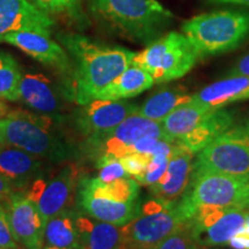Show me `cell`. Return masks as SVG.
Returning a JSON list of instances; mask_svg holds the SVG:
<instances>
[{
	"mask_svg": "<svg viewBox=\"0 0 249 249\" xmlns=\"http://www.w3.org/2000/svg\"><path fill=\"white\" fill-rule=\"evenodd\" d=\"M58 40L73 67L71 101L86 105L132 64L135 53L116 45L95 42L74 33H61Z\"/></svg>",
	"mask_w": 249,
	"mask_h": 249,
	"instance_id": "1",
	"label": "cell"
},
{
	"mask_svg": "<svg viewBox=\"0 0 249 249\" xmlns=\"http://www.w3.org/2000/svg\"><path fill=\"white\" fill-rule=\"evenodd\" d=\"M90 12L113 33L136 42H151L173 15L158 0H90Z\"/></svg>",
	"mask_w": 249,
	"mask_h": 249,
	"instance_id": "2",
	"label": "cell"
},
{
	"mask_svg": "<svg viewBox=\"0 0 249 249\" xmlns=\"http://www.w3.org/2000/svg\"><path fill=\"white\" fill-rule=\"evenodd\" d=\"M53 124L52 117L24 111L8 112L7 116L0 118L6 145L22 149L53 163L73 160L77 156L76 149L52 129Z\"/></svg>",
	"mask_w": 249,
	"mask_h": 249,
	"instance_id": "3",
	"label": "cell"
},
{
	"mask_svg": "<svg viewBox=\"0 0 249 249\" xmlns=\"http://www.w3.org/2000/svg\"><path fill=\"white\" fill-rule=\"evenodd\" d=\"M181 29L200 59L224 53L238 48L249 36V12L227 9L200 14L186 21Z\"/></svg>",
	"mask_w": 249,
	"mask_h": 249,
	"instance_id": "4",
	"label": "cell"
},
{
	"mask_svg": "<svg viewBox=\"0 0 249 249\" xmlns=\"http://www.w3.org/2000/svg\"><path fill=\"white\" fill-rule=\"evenodd\" d=\"M249 201V180L235 178L193 165L191 180L181 198L180 209L191 220L203 205L245 209Z\"/></svg>",
	"mask_w": 249,
	"mask_h": 249,
	"instance_id": "5",
	"label": "cell"
},
{
	"mask_svg": "<svg viewBox=\"0 0 249 249\" xmlns=\"http://www.w3.org/2000/svg\"><path fill=\"white\" fill-rule=\"evenodd\" d=\"M200 59L191 40L171 31L135 53L133 64L145 70L155 83L170 82L185 76Z\"/></svg>",
	"mask_w": 249,
	"mask_h": 249,
	"instance_id": "6",
	"label": "cell"
},
{
	"mask_svg": "<svg viewBox=\"0 0 249 249\" xmlns=\"http://www.w3.org/2000/svg\"><path fill=\"white\" fill-rule=\"evenodd\" d=\"M189 223L180 209L178 200L154 198L141 208L135 219L121 226L124 249H151L165 238Z\"/></svg>",
	"mask_w": 249,
	"mask_h": 249,
	"instance_id": "7",
	"label": "cell"
},
{
	"mask_svg": "<svg viewBox=\"0 0 249 249\" xmlns=\"http://www.w3.org/2000/svg\"><path fill=\"white\" fill-rule=\"evenodd\" d=\"M195 165L249 180V120L233 124L198 152Z\"/></svg>",
	"mask_w": 249,
	"mask_h": 249,
	"instance_id": "8",
	"label": "cell"
},
{
	"mask_svg": "<svg viewBox=\"0 0 249 249\" xmlns=\"http://www.w3.org/2000/svg\"><path fill=\"white\" fill-rule=\"evenodd\" d=\"M143 138H156L172 141L165 134L160 123L148 119L136 112L126 118L114 128L105 133L88 136L85 150L96 160L102 156L121 158L128 154L129 148L134 143Z\"/></svg>",
	"mask_w": 249,
	"mask_h": 249,
	"instance_id": "9",
	"label": "cell"
},
{
	"mask_svg": "<svg viewBox=\"0 0 249 249\" xmlns=\"http://www.w3.org/2000/svg\"><path fill=\"white\" fill-rule=\"evenodd\" d=\"M246 209L203 205L191 219L192 234L200 246L229 245L233 235L244 226Z\"/></svg>",
	"mask_w": 249,
	"mask_h": 249,
	"instance_id": "10",
	"label": "cell"
},
{
	"mask_svg": "<svg viewBox=\"0 0 249 249\" xmlns=\"http://www.w3.org/2000/svg\"><path fill=\"white\" fill-rule=\"evenodd\" d=\"M80 178V170L76 165L67 164L51 178L42 176L36 179L23 192L35 202L46 223L51 217L67 210Z\"/></svg>",
	"mask_w": 249,
	"mask_h": 249,
	"instance_id": "11",
	"label": "cell"
},
{
	"mask_svg": "<svg viewBox=\"0 0 249 249\" xmlns=\"http://www.w3.org/2000/svg\"><path fill=\"white\" fill-rule=\"evenodd\" d=\"M76 189L77 205L93 219L124 226L141 213L139 202H121L104 194L97 188L93 178L81 177Z\"/></svg>",
	"mask_w": 249,
	"mask_h": 249,
	"instance_id": "12",
	"label": "cell"
},
{
	"mask_svg": "<svg viewBox=\"0 0 249 249\" xmlns=\"http://www.w3.org/2000/svg\"><path fill=\"white\" fill-rule=\"evenodd\" d=\"M0 42L17 46L24 53L61 74L67 87L68 98L71 99L73 67L70 55L60 44L52 40L50 36L35 31H17L7 34L0 38Z\"/></svg>",
	"mask_w": 249,
	"mask_h": 249,
	"instance_id": "13",
	"label": "cell"
},
{
	"mask_svg": "<svg viewBox=\"0 0 249 249\" xmlns=\"http://www.w3.org/2000/svg\"><path fill=\"white\" fill-rule=\"evenodd\" d=\"M4 208L18 244L24 249H43L45 220L35 202L23 191H18L12 194Z\"/></svg>",
	"mask_w": 249,
	"mask_h": 249,
	"instance_id": "14",
	"label": "cell"
},
{
	"mask_svg": "<svg viewBox=\"0 0 249 249\" xmlns=\"http://www.w3.org/2000/svg\"><path fill=\"white\" fill-rule=\"evenodd\" d=\"M138 110L135 104L124 101L93 99L76 112L75 126L81 135L88 138L114 128Z\"/></svg>",
	"mask_w": 249,
	"mask_h": 249,
	"instance_id": "15",
	"label": "cell"
},
{
	"mask_svg": "<svg viewBox=\"0 0 249 249\" xmlns=\"http://www.w3.org/2000/svg\"><path fill=\"white\" fill-rule=\"evenodd\" d=\"M54 21L29 0H0V38L17 31L51 36Z\"/></svg>",
	"mask_w": 249,
	"mask_h": 249,
	"instance_id": "16",
	"label": "cell"
},
{
	"mask_svg": "<svg viewBox=\"0 0 249 249\" xmlns=\"http://www.w3.org/2000/svg\"><path fill=\"white\" fill-rule=\"evenodd\" d=\"M194 154L186 147L176 142L170 155L166 172L150 191L156 198L165 201H177L182 196L191 180Z\"/></svg>",
	"mask_w": 249,
	"mask_h": 249,
	"instance_id": "17",
	"label": "cell"
},
{
	"mask_svg": "<svg viewBox=\"0 0 249 249\" xmlns=\"http://www.w3.org/2000/svg\"><path fill=\"white\" fill-rule=\"evenodd\" d=\"M66 95L59 91L49 77L40 73L23 74L20 86V101L39 113L52 118L60 116Z\"/></svg>",
	"mask_w": 249,
	"mask_h": 249,
	"instance_id": "18",
	"label": "cell"
},
{
	"mask_svg": "<svg viewBox=\"0 0 249 249\" xmlns=\"http://www.w3.org/2000/svg\"><path fill=\"white\" fill-rule=\"evenodd\" d=\"M44 172L42 158L11 145L0 149V173L12 183L13 188L26 191Z\"/></svg>",
	"mask_w": 249,
	"mask_h": 249,
	"instance_id": "19",
	"label": "cell"
},
{
	"mask_svg": "<svg viewBox=\"0 0 249 249\" xmlns=\"http://www.w3.org/2000/svg\"><path fill=\"white\" fill-rule=\"evenodd\" d=\"M75 224L82 249H124L121 226L76 213Z\"/></svg>",
	"mask_w": 249,
	"mask_h": 249,
	"instance_id": "20",
	"label": "cell"
},
{
	"mask_svg": "<svg viewBox=\"0 0 249 249\" xmlns=\"http://www.w3.org/2000/svg\"><path fill=\"white\" fill-rule=\"evenodd\" d=\"M244 99H249V76H229L211 83L193 96V101L211 110Z\"/></svg>",
	"mask_w": 249,
	"mask_h": 249,
	"instance_id": "21",
	"label": "cell"
},
{
	"mask_svg": "<svg viewBox=\"0 0 249 249\" xmlns=\"http://www.w3.org/2000/svg\"><path fill=\"white\" fill-rule=\"evenodd\" d=\"M234 124V116L224 108H213L191 133L176 141L191 150L193 154L200 152L214 139Z\"/></svg>",
	"mask_w": 249,
	"mask_h": 249,
	"instance_id": "22",
	"label": "cell"
},
{
	"mask_svg": "<svg viewBox=\"0 0 249 249\" xmlns=\"http://www.w3.org/2000/svg\"><path fill=\"white\" fill-rule=\"evenodd\" d=\"M155 81L147 71L135 64H130L116 80L101 90L96 99L121 101L135 97L154 86Z\"/></svg>",
	"mask_w": 249,
	"mask_h": 249,
	"instance_id": "23",
	"label": "cell"
},
{
	"mask_svg": "<svg viewBox=\"0 0 249 249\" xmlns=\"http://www.w3.org/2000/svg\"><path fill=\"white\" fill-rule=\"evenodd\" d=\"M211 108L193 101L180 105L161 121L165 134L172 141H179L209 114Z\"/></svg>",
	"mask_w": 249,
	"mask_h": 249,
	"instance_id": "24",
	"label": "cell"
},
{
	"mask_svg": "<svg viewBox=\"0 0 249 249\" xmlns=\"http://www.w3.org/2000/svg\"><path fill=\"white\" fill-rule=\"evenodd\" d=\"M44 245L62 249H82L73 211L64 210L46 220Z\"/></svg>",
	"mask_w": 249,
	"mask_h": 249,
	"instance_id": "25",
	"label": "cell"
},
{
	"mask_svg": "<svg viewBox=\"0 0 249 249\" xmlns=\"http://www.w3.org/2000/svg\"><path fill=\"white\" fill-rule=\"evenodd\" d=\"M193 96L181 89H164L154 93L139 107L138 113L148 119L161 123L173 110L192 101Z\"/></svg>",
	"mask_w": 249,
	"mask_h": 249,
	"instance_id": "26",
	"label": "cell"
},
{
	"mask_svg": "<svg viewBox=\"0 0 249 249\" xmlns=\"http://www.w3.org/2000/svg\"><path fill=\"white\" fill-rule=\"evenodd\" d=\"M22 76L17 59L7 52L0 51V101H20Z\"/></svg>",
	"mask_w": 249,
	"mask_h": 249,
	"instance_id": "27",
	"label": "cell"
},
{
	"mask_svg": "<svg viewBox=\"0 0 249 249\" xmlns=\"http://www.w3.org/2000/svg\"><path fill=\"white\" fill-rule=\"evenodd\" d=\"M198 246L192 234L191 224L186 223L151 249H200Z\"/></svg>",
	"mask_w": 249,
	"mask_h": 249,
	"instance_id": "28",
	"label": "cell"
},
{
	"mask_svg": "<svg viewBox=\"0 0 249 249\" xmlns=\"http://www.w3.org/2000/svg\"><path fill=\"white\" fill-rule=\"evenodd\" d=\"M96 166L98 169L97 178L103 182H111L121 178H130L128 173L124 171L120 158L102 156L96 160Z\"/></svg>",
	"mask_w": 249,
	"mask_h": 249,
	"instance_id": "29",
	"label": "cell"
},
{
	"mask_svg": "<svg viewBox=\"0 0 249 249\" xmlns=\"http://www.w3.org/2000/svg\"><path fill=\"white\" fill-rule=\"evenodd\" d=\"M48 14H68L77 17L83 0H29Z\"/></svg>",
	"mask_w": 249,
	"mask_h": 249,
	"instance_id": "30",
	"label": "cell"
},
{
	"mask_svg": "<svg viewBox=\"0 0 249 249\" xmlns=\"http://www.w3.org/2000/svg\"><path fill=\"white\" fill-rule=\"evenodd\" d=\"M170 156L166 155H156L151 156L150 160H149L148 167L145 172L142 174L140 178L136 179V181L145 186H152L157 183L164 176L167 170V165H169Z\"/></svg>",
	"mask_w": 249,
	"mask_h": 249,
	"instance_id": "31",
	"label": "cell"
},
{
	"mask_svg": "<svg viewBox=\"0 0 249 249\" xmlns=\"http://www.w3.org/2000/svg\"><path fill=\"white\" fill-rule=\"evenodd\" d=\"M151 156L148 154H139V152H132V154L124 155L120 158L124 171L128 173L130 178L138 179L147 170L149 160Z\"/></svg>",
	"mask_w": 249,
	"mask_h": 249,
	"instance_id": "32",
	"label": "cell"
},
{
	"mask_svg": "<svg viewBox=\"0 0 249 249\" xmlns=\"http://www.w3.org/2000/svg\"><path fill=\"white\" fill-rule=\"evenodd\" d=\"M0 249H20L15 240L5 208L0 207Z\"/></svg>",
	"mask_w": 249,
	"mask_h": 249,
	"instance_id": "33",
	"label": "cell"
},
{
	"mask_svg": "<svg viewBox=\"0 0 249 249\" xmlns=\"http://www.w3.org/2000/svg\"><path fill=\"white\" fill-rule=\"evenodd\" d=\"M13 193L14 191L12 183L5 176L0 173V207L4 208L5 204H7L9 197Z\"/></svg>",
	"mask_w": 249,
	"mask_h": 249,
	"instance_id": "34",
	"label": "cell"
},
{
	"mask_svg": "<svg viewBox=\"0 0 249 249\" xmlns=\"http://www.w3.org/2000/svg\"><path fill=\"white\" fill-rule=\"evenodd\" d=\"M229 245L233 249H249V232L241 229L235 235L232 236Z\"/></svg>",
	"mask_w": 249,
	"mask_h": 249,
	"instance_id": "35",
	"label": "cell"
},
{
	"mask_svg": "<svg viewBox=\"0 0 249 249\" xmlns=\"http://www.w3.org/2000/svg\"><path fill=\"white\" fill-rule=\"evenodd\" d=\"M229 76H249V53L236 62L235 66L230 71Z\"/></svg>",
	"mask_w": 249,
	"mask_h": 249,
	"instance_id": "36",
	"label": "cell"
},
{
	"mask_svg": "<svg viewBox=\"0 0 249 249\" xmlns=\"http://www.w3.org/2000/svg\"><path fill=\"white\" fill-rule=\"evenodd\" d=\"M208 4L213 5H224V4H230V5H240V6H247L249 7V0H205Z\"/></svg>",
	"mask_w": 249,
	"mask_h": 249,
	"instance_id": "37",
	"label": "cell"
},
{
	"mask_svg": "<svg viewBox=\"0 0 249 249\" xmlns=\"http://www.w3.org/2000/svg\"><path fill=\"white\" fill-rule=\"evenodd\" d=\"M8 112H9V108L7 105H6L4 102L0 101V118H4L7 116Z\"/></svg>",
	"mask_w": 249,
	"mask_h": 249,
	"instance_id": "38",
	"label": "cell"
},
{
	"mask_svg": "<svg viewBox=\"0 0 249 249\" xmlns=\"http://www.w3.org/2000/svg\"><path fill=\"white\" fill-rule=\"evenodd\" d=\"M5 141H4V136H2V132H1V127H0V149L4 147Z\"/></svg>",
	"mask_w": 249,
	"mask_h": 249,
	"instance_id": "39",
	"label": "cell"
},
{
	"mask_svg": "<svg viewBox=\"0 0 249 249\" xmlns=\"http://www.w3.org/2000/svg\"><path fill=\"white\" fill-rule=\"evenodd\" d=\"M43 249H62V248H54V247H48V246H44Z\"/></svg>",
	"mask_w": 249,
	"mask_h": 249,
	"instance_id": "40",
	"label": "cell"
},
{
	"mask_svg": "<svg viewBox=\"0 0 249 249\" xmlns=\"http://www.w3.org/2000/svg\"><path fill=\"white\" fill-rule=\"evenodd\" d=\"M245 209H247V210H249V201H248V203H247V205H246V208Z\"/></svg>",
	"mask_w": 249,
	"mask_h": 249,
	"instance_id": "41",
	"label": "cell"
}]
</instances>
